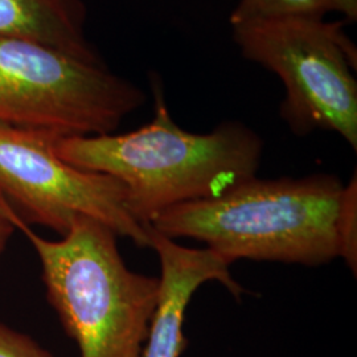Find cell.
Listing matches in <instances>:
<instances>
[{"instance_id":"obj_1","label":"cell","mask_w":357,"mask_h":357,"mask_svg":"<svg viewBox=\"0 0 357 357\" xmlns=\"http://www.w3.org/2000/svg\"><path fill=\"white\" fill-rule=\"evenodd\" d=\"M153 121L125 134L57 138L56 153L69 165L119 180L130 213L143 227L176 205L212 199L255 178L264 141L237 121L211 132L185 131L167 109L163 86L153 78Z\"/></svg>"},{"instance_id":"obj_2","label":"cell","mask_w":357,"mask_h":357,"mask_svg":"<svg viewBox=\"0 0 357 357\" xmlns=\"http://www.w3.org/2000/svg\"><path fill=\"white\" fill-rule=\"evenodd\" d=\"M345 184L332 174L245 180L222 195L172 206L150 227L238 259L317 268L342 258Z\"/></svg>"},{"instance_id":"obj_3","label":"cell","mask_w":357,"mask_h":357,"mask_svg":"<svg viewBox=\"0 0 357 357\" xmlns=\"http://www.w3.org/2000/svg\"><path fill=\"white\" fill-rule=\"evenodd\" d=\"M10 217L35 249L48 301L81 357H142L159 278L130 270L118 236L91 218H78L60 240H48L13 208Z\"/></svg>"},{"instance_id":"obj_4","label":"cell","mask_w":357,"mask_h":357,"mask_svg":"<svg viewBox=\"0 0 357 357\" xmlns=\"http://www.w3.org/2000/svg\"><path fill=\"white\" fill-rule=\"evenodd\" d=\"M146 94L103 63L32 38H0V125L59 138L113 134Z\"/></svg>"},{"instance_id":"obj_5","label":"cell","mask_w":357,"mask_h":357,"mask_svg":"<svg viewBox=\"0 0 357 357\" xmlns=\"http://www.w3.org/2000/svg\"><path fill=\"white\" fill-rule=\"evenodd\" d=\"M344 22L286 17L233 26L246 60L281 78L282 119L298 137L333 131L357 150V51Z\"/></svg>"},{"instance_id":"obj_6","label":"cell","mask_w":357,"mask_h":357,"mask_svg":"<svg viewBox=\"0 0 357 357\" xmlns=\"http://www.w3.org/2000/svg\"><path fill=\"white\" fill-rule=\"evenodd\" d=\"M59 137L0 125V195L24 221L61 237L78 218L101 222L137 248H150L147 228L130 213L125 185L59 156Z\"/></svg>"},{"instance_id":"obj_7","label":"cell","mask_w":357,"mask_h":357,"mask_svg":"<svg viewBox=\"0 0 357 357\" xmlns=\"http://www.w3.org/2000/svg\"><path fill=\"white\" fill-rule=\"evenodd\" d=\"M150 248L160 262V290L142 357H180L188 345L184 335L187 307L205 282H220L240 299L243 286L231 277L230 264L213 250L178 245L149 227Z\"/></svg>"},{"instance_id":"obj_8","label":"cell","mask_w":357,"mask_h":357,"mask_svg":"<svg viewBox=\"0 0 357 357\" xmlns=\"http://www.w3.org/2000/svg\"><path fill=\"white\" fill-rule=\"evenodd\" d=\"M85 26L82 0H0V38H32L82 60L102 63Z\"/></svg>"},{"instance_id":"obj_9","label":"cell","mask_w":357,"mask_h":357,"mask_svg":"<svg viewBox=\"0 0 357 357\" xmlns=\"http://www.w3.org/2000/svg\"><path fill=\"white\" fill-rule=\"evenodd\" d=\"M337 11V0H240L229 22L234 26L286 17L324 19Z\"/></svg>"},{"instance_id":"obj_10","label":"cell","mask_w":357,"mask_h":357,"mask_svg":"<svg viewBox=\"0 0 357 357\" xmlns=\"http://www.w3.org/2000/svg\"><path fill=\"white\" fill-rule=\"evenodd\" d=\"M357 181L356 172L345 184V199L340 217L342 258L351 271L357 270Z\"/></svg>"},{"instance_id":"obj_11","label":"cell","mask_w":357,"mask_h":357,"mask_svg":"<svg viewBox=\"0 0 357 357\" xmlns=\"http://www.w3.org/2000/svg\"><path fill=\"white\" fill-rule=\"evenodd\" d=\"M0 357H53L31 337L0 323Z\"/></svg>"},{"instance_id":"obj_12","label":"cell","mask_w":357,"mask_h":357,"mask_svg":"<svg viewBox=\"0 0 357 357\" xmlns=\"http://www.w3.org/2000/svg\"><path fill=\"white\" fill-rule=\"evenodd\" d=\"M11 206L0 195V255L3 253L8 240L11 238L13 231L16 230L15 224L10 217Z\"/></svg>"},{"instance_id":"obj_13","label":"cell","mask_w":357,"mask_h":357,"mask_svg":"<svg viewBox=\"0 0 357 357\" xmlns=\"http://www.w3.org/2000/svg\"><path fill=\"white\" fill-rule=\"evenodd\" d=\"M337 13H343L345 22H356L357 0H337Z\"/></svg>"}]
</instances>
